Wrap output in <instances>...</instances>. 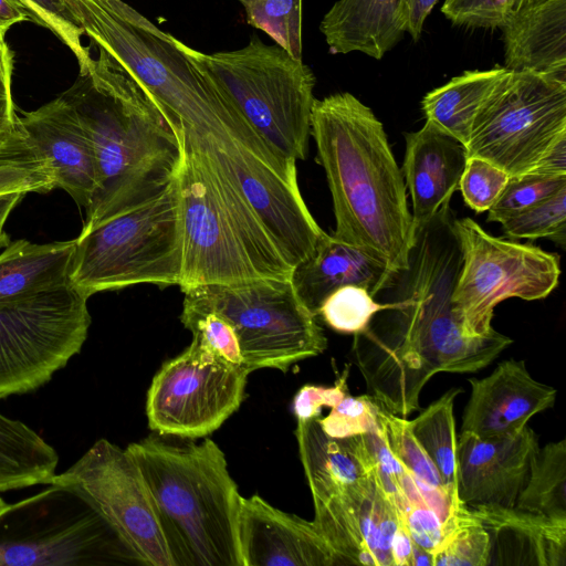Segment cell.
I'll return each mask as SVG.
<instances>
[{
  "label": "cell",
  "mask_w": 566,
  "mask_h": 566,
  "mask_svg": "<svg viewBox=\"0 0 566 566\" xmlns=\"http://www.w3.org/2000/svg\"><path fill=\"white\" fill-rule=\"evenodd\" d=\"M454 219L448 207L415 230L408 268L387 286L394 298L355 334L352 355L367 395L397 416L419 409L436 374L478 371L513 343L497 331L482 337L462 332L452 307L462 265Z\"/></svg>",
  "instance_id": "obj_1"
},
{
  "label": "cell",
  "mask_w": 566,
  "mask_h": 566,
  "mask_svg": "<svg viewBox=\"0 0 566 566\" xmlns=\"http://www.w3.org/2000/svg\"><path fill=\"white\" fill-rule=\"evenodd\" d=\"M311 136L332 195L338 240L392 272L408 268L415 230L401 169L382 123L348 92L314 101Z\"/></svg>",
  "instance_id": "obj_2"
},
{
  "label": "cell",
  "mask_w": 566,
  "mask_h": 566,
  "mask_svg": "<svg viewBox=\"0 0 566 566\" xmlns=\"http://www.w3.org/2000/svg\"><path fill=\"white\" fill-rule=\"evenodd\" d=\"M92 144L97 189L82 230L159 193L181 160L178 133L151 97L98 51L62 93Z\"/></svg>",
  "instance_id": "obj_3"
},
{
  "label": "cell",
  "mask_w": 566,
  "mask_h": 566,
  "mask_svg": "<svg viewBox=\"0 0 566 566\" xmlns=\"http://www.w3.org/2000/svg\"><path fill=\"white\" fill-rule=\"evenodd\" d=\"M176 439L156 433L126 448L150 491L172 566H243L242 496L224 453L209 438Z\"/></svg>",
  "instance_id": "obj_4"
},
{
  "label": "cell",
  "mask_w": 566,
  "mask_h": 566,
  "mask_svg": "<svg viewBox=\"0 0 566 566\" xmlns=\"http://www.w3.org/2000/svg\"><path fill=\"white\" fill-rule=\"evenodd\" d=\"M177 171L181 292L207 284L286 279L293 266L242 189L181 130Z\"/></svg>",
  "instance_id": "obj_5"
},
{
  "label": "cell",
  "mask_w": 566,
  "mask_h": 566,
  "mask_svg": "<svg viewBox=\"0 0 566 566\" xmlns=\"http://www.w3.org/2000/svg\"><path fill=\"white\" fill-rule=\"evenodd\" d=\"M69 283L93 294L136 284L179 285L182 231L177 174L156 196L82 230Z\"/></svg>",
  "instance_id": "obj_6"
},
{
  "label": "cell",
  "mask_w": 566,
  "mask_h": 566,
  "mask_svg": "<svg viewBox=\"0 0 566 566\" xmlns=\"http://www.w3.org/2000/svg\"><path fill=\"white\" fill-rule=\"evenodd\" d=\"M195 53L270 145L286 159L306 158L316 83L308 65L255 33L239 50Z\"/></svg>",
  "instance_id": "obj_7"
},
{
  "label": "cell",
  "mask_w": 566,
  "mask_h": 566,
  "mask_svg": "<svg viewBox=\"0 0 566 566\" xmlns=\"http://www.w3.org/2000/svg\"><path fill=\"white\" fill-rule=\"evenodd\" d=\"M184 301L212 310L233 327L249 371L292 365L318 356L327 339L316 316L298 297L290 277L198 285Z\"/></svg>",
  "instance_id": "obj_8"
},
{
  "label": "cell",
  "mask_w": 566,
  "mask_h": 566,
  "mask_svg": "<svg viewBox=\"0 0 566 566\" xmlns=\"http://www.w3.org/2000/svg\"><path fill=\"white\" fill-rule=\"evenodd\" d=\"M462 265L453 312L469 337L493 333L495 306L504 300H542L558 285L559 256L528 243L495 238L470 218L454 219Z\"/></svg>",
  "instance_id": "obj_9"
},
{
  "label": "cell",
  "mask_w": 566,
  "mask_h": 566,
  "mask_svg": "<svg viewBox=\"0 0 566 566\" xmlns=\"http://www.w3.org/2000/svg\"><path fill=\"white\" fill-rule=\"evenodd\" d=\"M566 136V82L532 73L505 76L478 113L465 145L510 176L532 171Z\"/></svg>",
  "instance_id": "obj_10"
},
{
  "label": "cell",
  "mask_w": 566,
  "mask_h": 566,
  "mask_svg": "<svg viewBox=\"0 0 566 566\" xmlns=\"http://www.w3.org/2000/svg\"><path fill=\"white\" fill-rule=\"evenodd\" d=\"M87 300L67 285L0 303V399L38 389L80 353L91 325Z\"/></svg>",
  "instance_id": "obj_11"
},
{
  "label": "cell",
  "mask_w": 566,
  "mask_h": 566,
  "mask_svg": "<svg viewBox=\"0 0 566 566\" xmlns=\"http://www.w3.org/2000/svg\"><path fill=\"white\" fill-rule=\"evenodd\" d=\"M51 485L73 492L112 528L135 563L172 566L148 485L126 449L97 440Z\"/></svg>",
  "instance_id": "obj_12"
},
{
  "label": "cell",
  "mask_w": 566,
  "mask_h": 566,
  "mask_svg": "<svg viewBox=\"0 0 566 566\" xmlns=\"http://www.w3.org/2000/svg\"><path fill=\"white\" fill-rule=\"evenodd\" d=\"M249 374L190 343L151 380L146 399L149 428L179 439L212 433L240 407Z\"/></svg>",
  "instance_id": "obj_13"
},
{
  "label": "cell",
  "mask_w": 566,
  "mask_h": 566,
  "mask_svg": "<svg viewBox=\"0 0 566 566\" xmlns=\"http://www.w3.org/2000/svg\"><path fill=\"white\" fill-rule=\"evenodd\" d=\"M135 562L106 522L72 492L64 513L0 537V566H92Z\"/></svg>",
  "instance_id": "obj_14"
},
{
  "label": "cell",
  "mask_w": 566,
  "mask_h": 566,
  "mask_svg": "<svg viewBox=\"0 0 566 566\" xmlns=\"http://www.w3.org/2000/svg\"><path fill=\"white\" fill-rule=\"evenodd\" d=\"M313 504V522L342 565L392 566L398 515L369 476Z\"/></svg>",
  "instance_id": "obj_15"
},
{
  "label": "cell",
  "mask_w": 566,
  "mask_h": 566,
  "mask_svg": "<svg viewBox=\"0 0 566 566\" xmlns=\"http://www.w3.org/2000/svg\"><path fill=\"white\" fill-rule=\"evenodd\" d=\"M538 448L537 436L528 426L490 438L461 431L457 440L460 500L469 507L515 506Z\"/></svg>",
  "instance_id": "obj_16"
},
{
  "label": "cell",
  "mask_w": 566,
  "mask_h": 566,
  "mask_svg": "<svg viewBox=\"0 0 566 566\" xmlns=\"http://www.w3.org/2000/svg\"><path fill=\"white\" fill-rule=\"evenodd\" d=\"M239 542L243 566L342 565L314 522L283 512L259 495L242 496Z\"/></svg>",
  "instance_id": "obj_17"
},
{
  "label": "cell",
  "mask_w": 566,
  "mask_h": 566,
  "mask_svg": "<svg viewBox=\"0 0 566 566\" xmlns=\"http://www.w3.org/2000/svg\"><path fill=\"white\" fill-rule=\"evenodd\" d=\"M19 126L43 155L56 188L87 209L97 189L94 150L73 105L62 94L41 107L23 112Z\"/></svg>",
  "instance_id": "obj_18"
},
{
  "label": "cell",
  "mask_w": 566,
  "mask_h": 566,
  "mask_svg": "<svg viewBox=\"0 0 566 566\" xmlns=\"http://www.w3.org/2000/svg\"><path fill=\"white\" fill-rule=\"evenodd\" d=\"M469 382L461 431L482 438L520 431L535 415L553 407L557 394L535 380L523 360L515 359L503 360L489 376Z\"/></svg>",
  "instance_id": "obj_19"
},
{
  "label": "cell",
  "mask_w": 566,
  "mask_h": 566,
  "mask_svg": "<svg viewBox=\"0 0 566 566\" xmlns=\"http://www.w3.org/2000/svg\"><path fill=\"white\" fill-rule=\"evenodd\" d=\"M402 176L412 206L417 230L450 207L468 160L467 147L426 122L417 132L405 134Z\"/></svg>",
  "instance_id": "obj_20"
},
{
  "label": "cell",
  "mask_w": 566,
  "mask_h": 566,
  "mask_svg": "<svg viewBox=\"0 0 566 566\" xmlns=\"http://www.w3.org/2000/svg\"><path fill=\"white\" fill-rule=\"evenodd\" d=\"M490 536L489 566H565L566 520L515 506L470 507Z\"/></svg>",
  "instance_id": "obj_21"
},
{
  "label": "cell",
  "mask_w": 566,
  "mask_h": 566,
  "mask_svg": "<svg viewBox=\"0 0 566 566\" xmlns=\"http://www.w3.org/2000/svg\"><path fill=\"white\" fill-rule=\"evenodd\" d=\"M394 274L363 249L325 232L312 253L293 266L290 279L304 305L317 316L323 301L334 291L356 285L375 297L385 291Z\"/></svg>",
  "instance_id": "obj_22"
},
{
  "label": "cell",
  "mask_w": 566,
  "mask_h": 566,
  "mask_svg": "<svg viewBox=\"0 0 566 566\" xmlns=\"http://www.w3.org/2000/svg\"><path fill=\"white\" fill-rule=\"evenodd\" d=\"M500 29L504 67L566 82V0H526Z\"/></svg>",
  "instance_id": "obj_23"
},
{
  "label": "cell",
  "mask_w": 566,
  "mask_h": 566,
  "mask_svg": "<svg viewBox=\"0 0 566 566\" xmlns=\"http://www.w3.org/2000/svg\"><path fill=\"white\" fill-rule=\"evenodd\" d=\"M319 30L332 54L359 52L380 60L406 33L402 0H338Z\"/></svg>",
  "instance_id": "obj_24"
},
{
  "label": "cell",
  "mask_w": 566,
  "mask_h": 566,
  "mask_svg": "<svg viewBox=\"0 0 566 566\" xmlns=\"http://www.w3.org/2000/svg\"><path fill=\"white\" fill-rule=\"evenodd\" d=\"M76 240L10 242L0 253V303L32 297L70 285Z\"/></svg>",
  "instance_id": "obj_25"
},
{
  "label": "cell",
  "mask_w": 566,
  "mask_h": 566,
  "mask_svg": "<svg viewBox=\"0 0 566 566\" xmlns=\"http://www.w3.org/2000/svg\"><path fill=\"white\" fill-rule=\"evenodd\" d=\"M509 73L506 67L496 65L452 77L423 96L421 109L426 122L465 146L478 113Z\"/></svg>",
  "instance_id": "obj_26"
},
{
  "label": "cell",
  "mask_w": 566,
  "mask_h": 566,
  "mask_svg": "<svg viewBox=\"0 0 566 566\" xmlns=\"http://www.w3.org/2000/svg\"><path fill=\"white\" fill-rule=\"evenodd\" d=\"M316 419L297 420L295 436L312 499H322L352 486L361 473L343 440L325 434Z\"/></svg>",
  "instance_id": "obj_27"
},
{
  "label": "cell",
  "mask_w": 566,
  "mask_h": 566,
  "mask_svg": "<svg viewBox=\"0 0 566 566\" xmlns=\"http://www.w3.org/2000/svg\"><path fill=\"white\" fill-rule=\"evenodd\" d=\"M59 457L33 429L0 413V492L50 484Z\"/></svg>",
  "instance_id": "obj_28"
},
{
  "label": "cell",
  "mask_w": 566,
  "mask_h": 566,
  "mask_svg": "<svg viewBox=\"0 0 566 566\" xmlns=\"http://www.w3.org/2000/svg\"><path fill=\"white\" fill-rule=\"evenodd\" d=\"M515 507L566 520V440L549 442L535 453Z\"/></svg>",
  "instance_id": "obj_29"
},
{
  "label": "cell",
  "mask_w": 566,
  "mask_h": 566,
  "mask_svg": "<svg viewBox=\"0 0 566 566\" xmlns=\"http://www.w3.org/2000/svg\"><path fill=\"white\" fill-rule=\"evenodd\" d=\"M462 390L451 388L410 420L411 429L436 465L443 485L458 493L457 431L453 415L455 397Z\"/></svg>",
  "instance_id": "obj_30"
},
{
  "label": "cell",
  "mask_w": 566,
  "mask_h": 566,
  "mask_svg": "<svg viewBox=\"0 0 566 566\" xmlns=\"http://www.w3.org/2000/svg\"><path fill=\"white\" fill-rule=\"evenodd\" d=\"M342 440L358 463L360 472L374 481L395 509L398 521H402L409 506L403 492V479L408 470L391 453L379 427Z\"/></svg>",
  "instance_id": "obj_31"
},
{
  "label": "cell",
  "mask_w": 566,
  "mask_h": 566,
  "mask_svg": "<svg viewBox=\"0 0 566 566\" xmlns=\"http://www.w3.org/2000/svg\"><path fill=\"white\" fill-rule=\"evenodd\" d=\"M54 188L56 185L48 159L19 126L8 143L0 148V193H44Z\"/></svg>",
  "instance_id": "obj_32"
},
{
  "label": "cell",
  "mask_w": 566,
  "mask_h": 566,
  "mask_svg": "<svg viewBox=\"0 0 566 566\" xmlns=\"http://www.w3.org/2000/svg\"><path fill=\"white\" fill-rule=\"evenodd\" d=\"M249 25L266 33L292 57L302 60V0H235Z\"/></svg>",
  "instance_id": "obj_33"
},
{
  "label": "cell",
  "mask_w": 566,
  "mask_h": 566,
  "mask_svg": "<svg viewBox=\"0 0 566 566\" xmlns=\"http://www.w3.org/2000/svg\"><path fill=\"white\" fill-rule=\"evenodd\" d=\"M29 14L30 21L50 30L77 60L80 72L92 61L90 48L83 45V25L78 0H15Z\"/></svg>",
  "instance_id": "obj_34"
},
{
  "label": "cell",
  "mask_w": 566,
  "mask_h": 566,
  "mask_svg": "<svg viewBox=\"0 0 566 566\" xmlns=\"http://www.w3.org/2000/svg\"><path fill=\"white\" fill-rule=\"evenodd\" d=\"M490 536L469 506L457 515L440 548L433 554V566H489Z\"/></svg>",
  "instance_id": "obj_35"
},
{
  "label": "cell",
  "mask_w": 566,
  "mask_h": 566,
  "mask_svg": "<svg viewBox=\"0 0 566 566\" xmlns=\"http://www.w3.org/2000/svg\"><path fill=\"white\" fill-rule=\"evenodd\" d=\"M180 321L192 333L198 349L234 366L242 365L237 334L217 312L184 301Z\"/></svg>",
  "instance_id": "obj_36"
},
{
  "label": "cell",
  "mask_w": 566,
  "mask_h": 566,
  "mask_svg": "<svg viewBox=\"0 0 566 566\" xmlns=\"http://www.w3.org/2000/svg\"><path fill=\"white\" fill-rule=\"evenodd\" d=\"M377 421L388 448L406 470L426 484L446 488L436 465L415 437L410 420L377 403Z\"/></svg>",
  "instance_id": "obj_37"
},
{
  "label": "cell",
  "mask_w": 566,
  "mask_h": 566,
  "mask_svg": "<svg viewBox=\"0 0 566 566\" xmlns=\"http://www.w3.org/2000/svg\"><path fill=\"white\" fill-rule=\"evenodd\" d=\"M506 239L546 238L566 242V187L501 222Z\"/></svg>",
  "instance_id": "obj_38"
},
{
  "label": "cell",
  "mask_w": 566,
  "mask_h": 566,
  "mask_svg": "<svg viewBox=\"0 0 566 566\" xmlns=\"http://www.w3.org/2000/svg\"><path fill=\"white\" fill-rule=\"evenodd\" d=\"M365 289L347 285L331 293L318 308L317 316L332 329L344 334H359L373 317L386 308Z\"/></svg>",
  "instance_id": "obj_39"
},
{
  "label": "cell",
  "mask_w": 566,
  "mask_h": 566,
  "mask_svg": "<svg viewBox=\"0 0 566 566\" xmlns=\"http://www.w3.org/2000/svg\"><path fill=\"white\" fill-rule=\"evenodd\" d=\"M566 187V176L524 172L510 176L503 191L488 210V221L503 222Z\"/></svg>",
  "instance_id": "obj_40"
},
{
  "label": "cell",
  "mask_w": 566,
  "mask_h": 566,
  "mask_svg": "<svg viewBox=\"0 0 566 566\" xmlns=\"http://www.w3.org/2000/svg\"><path fill=\"white\" fill-rule=\"evenodd\" d=\"M510 175L494 164L468 157L459 182L465 205L475 212L488 211L500 197Z\"/></svg>",
  "instance_id": "obj_41"
},
{
  "label": "cell",
  "mask_w": 566,
  "mask_h": 566,
  "mask_svg": "<svg viewBox=\"0 0 566 566\" xmlns=\"http://www.w3.org/2000/svg\"><path fill=\"white\" fill-rule=\"evenodd\" d=\"M325 434L345 439L378 429L377 402L368 395H346L328 416L316 419Z\"/></svg>",
  "instance_id": "obj_42"
},
{
  "label": "cell",
  "mask_w": 566,
  "mask_h": 566,
  "mask_svg": "<svg viewBox=\"0 0 566 566\" xmlns=\"http://www.w3.org/2000/svg\"><path fill=\"white\" fill-rule=\"evenodd\" d=\"M513 0H444L441 13L454 25L500 29L512 12Z\"/></svg>",
  "instance_id": "obj_43"
},
{
  "label": "cell",
  "mask_w": 566,
  "mask_h": 566,
  "mask_svg": "<svg viewBox=\"0 0 566 566\" xmlns=\"http://www.w3.org/2000/svg\"><path fill=\"white\" fill-rule=\"evenodd\" d=\"M402 522L413 543L432 554L440 548L449 532L440 516L423 503H410Z\"/></svg>",
  "instance_id": "obj_44"
},
{
  "label": "cell",
  "mask_w": 566,
  "mask_h": 566,
  "mask_svg": "<svg viewBox=\"0 0 566 566\" xmlns=\"http://www.w3.org/2000/svg\"><path fill=\"white\" fill-rule=\"evenodd\" d=\"M347 369L332 387L305 385L294 397L293 410L297 420H310L321 416L323 408H333L347 395Z\"/></svg>",
  "instance_id": "obj_45"
},
{
  "label": "cell",
  "mask_w": 566,
  "mask_h": 566,
  "mask_svg": "<svg viewBox=\"0 0 566 566\" xmlns=\"http://www.w3.org/2000/svg\"><path fill=\"white\" fill-rule=\"evenodd\" d=\"M14 53L0 35V148L8 143L19 127L11 93Z\"/></svg>",
  "instance_id": "obj_46"
},
{
  "label": "cell",
  "mask_w": 566,
  "mask_h": 566,
  "mask_svg": "<svg viewBox=\"0 0 566 566\" xmlns=\"http://www.w3.org/2000/svg\"><path fill=\"white\" fill-rule=\"evenodd\" d=\"M438 0H402L406 33L416 42L420 39L424 21Z\"/></svg>",
  "instance_id": "obj_47"
},
{
  "label": "cell",
  "mask_w": 566,
  "mask_h": 566,
  "mask_svg": "<svg viewBox=\"0 0 566 566\" xmlns=\"http://www.w3.org/2000/svg\"><path fill=\"white\" fill-rule=\"evenodd\" d=\"M532 171L566 176V136L559 138L546 150Z\"/></svg>",
  "instance_id": "obj_48"
},
{
  "label": "cell",
  "mask_w": 566,
  "mask_h": 566,
  "mask_svg": "<svg viewBox=\"0 0 566 566\" xmlns=\"http://www.w3.org/2000/svg\"><path fill=\"white\" fill-rule=\"evenodd\" d=\"M413 541L402 521L398 522L391 541L392 566H410Z\"/></svg>",
  "instance_id": "obj_49"
},
{
  "label": "cell",
  "mask_w": 566,
  "mask_h": 566,
  "mask_svg": "<svg viewBox=\"0 0 566 566\" xmlns=\"http://www.w3.org/2000/svg\"><path fill=\"white\" fill-rule=\"evenodd\" d=\"M29 14L15 0H0V35L15 23L28 21Z\"/></svg>",
  "instance_id": "obj_50"
},
{
  "label": "cell",
  "mask_w": 566,
  "mask_h": 566,
  "mask_svg": "<svg viewBox=\"0 0 566 566\" xmlns=\"http://www.w3.org/2000/svg\"><path fill=\"white\" fill-rule=\"evenodd\" d=\"M24 195L22 191L0 193V248H6L10 243V238L4 232L3 226L13 208Z\"/></svg>",
  "instance_id": "obj_51"
},
{
  "label": "cell",
  "mask_w": 566,
  "mask_h": 566,
  "mask_svg": "<svg viewBox=\"0 0 566 566\" xmlns=\"http://www.w3.org/2000/svg\"><path fill=\"white\" fill-rule=\"evenodd\" d=\"M433 566V554L413 543L410 566Z\"/></svg>",
  "instance_id": "obj_52"
},
{
  "label": "cell",
  "mask_w": 566,
  "mask_h": 566,
  "mask_svg": "<svg viewBox=\"0 0 566 566\" xmlns=\"http://www.w3.org/2000/svg\"><path fill=\"white\" fill-rule=\"evenodd\" d=\"M11 504L4 502V500L0 496V518L10 510Z\"/></svg>",
  "instance_id": "obj_53"
},
{
  "label": "cell",
  "mask_w": 566,
  "mask_h": 566,
  "mask_svg": "<svg viewBox=\"0 0 566 566\" xmlns=\"http://www.w3.org/2000/svg\"><path fill=\"white\" fill-rule=\"evenodd\" d=\"M526 0H513L512 11L520 8Z\"/></svg>",
  "instance_id": "obj_54"
}]
</instances>
